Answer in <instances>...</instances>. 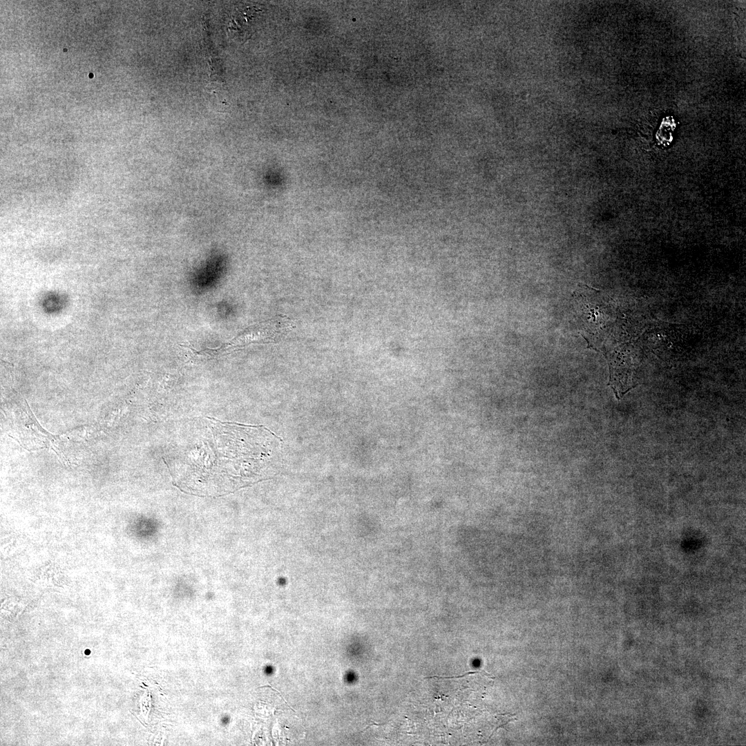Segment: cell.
I'll return each mask as SVG.
<instances>
[{
    "instance_id": "cell-1",
    "label": "cell",
    "mask_w": 746,
    "mask_h": 746,
    "mask_svg": "<svg viewBox=\"0 0 746 746\" xmlns=\"http://www.w3.org/2000/svg\"><path fill=\"white\" fill-rule=\"evenodd\" d=\"M186 439L166 465L181 490L220 495L265 479L273 450L282 439L265 427L210 418L185 424Z\"/></svg>"
},
{
    "instance_id": "cell-2",
    "label": "cell",
    "mask_w": 746,
    "mask_h": 746,
    "mask_svg": "<svg viewBox=\"0 0 746 746\" xmlns=\"http://www.w3.org/2000/svg\"><path fill=\"white\" fill-rule=\"evenodd\" d=\"M609 367V385L618 398L634 387L633 374L638 365V350L622 343L603 353Z\"/></svg>"
},
{
    "instance_id": "cell-3",
    "label": "cell",
    "mask_w": 746,
    "mask_h": 746,
    "mask_svg": "<svg viewBox=\"0 0 746 746\" xmlns=\"http://www.w3.org/2000/svg\"><path fill=\"white\" fill-rule=\"evenodd\" d=\"M294 327V322L289 317L278 315L248 327L231 343V345L241 347L251 343L274 342Z\"/></svg>"
}]
</instances>
